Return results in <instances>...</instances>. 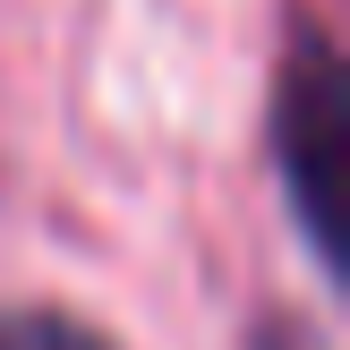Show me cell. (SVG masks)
Segmentation results:
<instances>
[{
	"label": "cell",
	"instance_id": "obj_1",
	"mask_svg": "<svg viewBox=\"0 0 350 350\" xmlns=\"http://www.w3.org/2000/svg\"><path fill=\"white\" fill-rule=\"evenodd\" d=\"M342 171H350V77H342V43L317 17H291V51L273 77V180L282 205L299 222L308 256L342 282Z\"/></svg>",
	"mask_w": 350,
	"mask_h": 350
},
{
	"label": "cell",
	"instance_id": "obj_2",
	"mask_svg": "<svg viewBox=\"0 0 350 350\" xmlns=\"http://www.w3.org/2000/svg\"><path fill=\"white\" fill-rule=\"evenodd\" d=\"M0 350H120V342L68 308H0Z\"/></svg>",
	"mask_w": 350,
	"mask_h": 350
},
{
	"label": "cell",
	"instance_id": "obj_3",
	"mask_svg": "<svg viewBox=\"0 0 350 350\" xmlns=\"http://www.w3.org/2000/svg\"><path fill=\"white\" fill-rule=\"evenodd\" d=\"M256 350H308L299 334H265V342H256Z\"/></svg>",
	"mask_w": 350,
	"mask_h": 350
}]
</instances>
